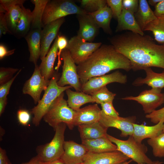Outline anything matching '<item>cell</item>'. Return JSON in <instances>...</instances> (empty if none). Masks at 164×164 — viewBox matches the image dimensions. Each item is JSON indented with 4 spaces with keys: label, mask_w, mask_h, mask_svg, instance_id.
<instances>
[{
    "label": "cell",
    "mask_w": 164,
    "mask_h": 164,
    "mask_svg": "<svg viewBox=\"0 0 164 164\" xmlns=\"http://www.w3.org/2000/svg\"><path fill=\"white\" fill-rule=\"evenodd\" d=\"M109 40L129 60L133 70L151 67L164 69V46L156 44L151 36L129 32L115 36Z\"/></svg>",
    "instance_id": "6da1fadb"
},
{
    "label": "cell",
    "mask_w": 164,
    "mask_h": 164,
    "mask_svg": "<svg viewBox=\"0 0 164 164\" xmlns=\"http://www.w3.org/2000/svg\"><path fill=\"white\" fill-rule=\"evenodd\" d=\"M132 69L131 62L111 44H102L84 61L77 66L81 84L91 78L104 75L113 70Z\"/></svg>",
    "instance_id": "7a4b0ae2"
},
{
    "label": "cell",
    "mask_w": 164,
    "mask_h": 164,
    "mask_svg": "<svg viewBox=\"0 0 164 164\" xmlns=\"http://www.w3.org/2000/svg\"><path fill=\"white\" fill-rule=\"evenodd\" d=\"M59 76L57 71L55 72L44 91L42 98L31 110V113L33 115L32 123L36 126L39 125L41 119L56 99L64 91L72 87L69 85L64 87L59 86L57 82L59 79Z\"/></svg>",
    "instance_id": "3957f363"
},
{
    "label": "cell",
    "mask_w": 164,
    "mask_h": 164,
    "mask_svg": "<svg viewBox=\"0 0 164 164\" xmlns=\"http://www.w3.org/2000/svg\"><path fill=\"white\" fill-rule=\"evenodd\" d=\"M62 93L54 101L43 118L44 121L54 130L60 124L64 123L69 129L74 127L76 111L70 108Z\"/></svg>",
    "instance_id": "277c9868"
},
{
    "label": "cell",
    "mask_w": 164,
    "mask_h": 164,
    "mask_svg": "<svg viewBox=\"0 0 164 164\" xmlns=\"http://www.w3.org/2000/svg\"><path fill=\"white\" fill-rule=\"evenodd\" d=\"M88 13L70 0H49L42 18L43 26L59 19L72 14Z\"/></svg>",
    "instance_id": "5b68a950"
},
{
    "label": "cell",
    "mask_w": 164,
    "mask_h": 164,
    "mask_svg": "<svg viewBox=\"0 0 164 164\" xmlns=\"http://www.w3.org/2000/svg\"><path fill=\"white\" fill-rule=\"evenodd\" d=\"M107 136L116 145L117 151L138 164H150L153 162L146 154L148 151L147 147L144 144L136 142L132 136H129L128 139L125 140L118 139L108 134Z\"/></svg>",
    "instance_id": "8992f818"
},
{
    "label": "cell",
    "mask_w": 164,
    "mask_h": 164,
    "mask_svg": "<svg viewBox=\"0 0 164 164\" xmlns=\"http://www.w3.org/2000/svg\"><path fill=\"white\" fill-rule=\"evenodd\" d=\"M66 125L64 123L60 124L54 130L55 134L51 141L38 147L37 155L43 162H51L61 157L64 151V133Z\"/></svg>",
    "instance_id": "52a82bcc"
},
{
    "label": "cell",
    "mask_w": 164,
    "mask_h": 164,
    "mask_svg": "<svg viewBox=\"0 0 164 164\" xmlns=\"http://www.w3.org/2000/svg\"><path fill=\"white\" fill-rule=\"evenodd\" d=\"M61 58L63 61L61 75L57 82L60 87L69 85L76 91H81V84L77 71V66L70 53L66 48L62 52Z\"/></svg>",
    "instance_id": "ba28073f"
},
{
    "label": "cell",
    "mask_w": 164,
    "mask_h": 164,
    "mask_svg": "<svg viewBox=\"0 0 164 164\" xmlns=\"http://www.w3.org/2000/svg\"><path fill=\"white\" fill-rule=\"evenodd\" d=\"M102 44L101 42L85 41L76 36L68 41L67 48L75 64L78 65L84 61Z\"/></svg>",
    "instance_id": "9c48e42d"
},
{
    "label": "cell",
    "mask_w": 164,
    "mask_h": 164,
    "mask_svg": "<svg viewBox=\"0 0 164 164\" xmlns=\"http://www.w3.org/2000/svg\"><path fill=\"white\" fill-rule=\"evenodd\" d=\"M161 90L152 88L142 91L137 96H127L121 99L137 101L142 105L144 113L149 114L164 103V93H161Z\"/></svg>",
    "instance_id": "30bf717a"
},
{
    "label": "cell",
    "mask_w": 164,
    "mask_h": 164,
    "mask_svg": "<svg viewBox=\"0 0 164 164\" xmlns=\"http://www.w3.org/2000/svg\"><path fill=\"white\" fill-rule=\"evenodd\" d=\"M127 81L126 75L119 70L111 74L92 77L82 84L81 91L90 95L93 92L111 83L125 84Z\"/></svg>",
    "instance_id": "8fae6325"
},
{
    "label": "cell",
    "mask_w": 164,
    "mask_h": 164,
    "mask_svg": "<svg viewBox=\"0 0 164 164\" xmlns=\"http://www.w3.org/2000/svg\"><path fill=\"white\" fill-rule=\"evenodd\" d=\"M34 71L31 77L24 84L22 93L30 96L34 103L36 104L40 100L42 91L47 88L50 80H47L42 75L39 66L35 65Z\"/></svg>",
    "instance_id": "7c38bea8"
},
{
    "label": "cell",
    "mask_w": 164,
    "mask_h": 164,
    "mask_svg": "<svg viewBox=\"0 0 164 164\" xmlns=\"http://www.w3.org/2000/svg\"><path fill=\"white\" fill-rule=\"evenodd\" d=\"M135 116L127 117H113L105 115L102 111L99 120L103 125L107 128L114 127L121 131L120 136L126 137L132 136L134 131L133 124L136 121Z\"/></svg>",
    "instance_id": "4fadbf2b"
},
{
    "label": "cell",
    "mask_w": 164,
    "mask_h": 164,
    "mask_svg": "<svg viewBox=\"0 0 164 164\" xmlns=\"http://www.w3.org/2000/svg\"><path fill=\"white\" fill-rule=\"evenodd\" d=\"M64 21V18H62L51 22L43 27L41 33L40 57L41 60L48 52L52 43L57 37L60 28Z\"/></svg>",
    "instance_id": "5bb4252c"
},
{
    "label": "cell",
    "mask_w": 164,
    "mask_h": 164,
    "mask_svg": "<svg viewBox=\"0 0 164 164\" xmlns=\"http://www.w3.org/2000/svg\"><path fill=\"white\" fill-rule=\"evenodd\" d=\"M64 152L60 158L65 164H77L84 162L88 152L86 147L82 144L73 141H65Z\"/></svg>",
    "instance_id": "9a60e30c"
},
{
    "label": "cell",
    "mask_w": 164,
    "mask_h": 164,
    "mask_svg": "<svg viewBox=\"0 0 164 164\" xmlns=\"http://www.w3.org/2000/svg\"><path fill=\"white\" fill-rule=\"evenodd\" d=\"M129 159L118 151L100 153L88 152L84 162L85 164H120Z\"/></svg>",
    "instance_id": "2e32d148"
},
{
    "label": "cell",
    "mask_w": 164,
    "mask_h": 164,
    "mask_svg": "<svg viewBox=\"0 0 164 164\" xmlns=\"http://www.w3.org/2000/svg\"><path fill=\"white\" fill-rule=\"evenodd\" d=\"M77 18L79 27L77 36L85 41L92 42L98 35L100 28L88 13L77 15Z\"/></svg>",
    "instance_id": "e0dca14e"
},
{
    "label": "cell",
    "mask_w": 164,
    "mask_h": 164,
    "mask_svg": "<svg viewBox=\"0 0 164 164\" xmlns=\"http://www.w3.org/2000/svg\"><path fill=\"white\" fill-rule=\"evenodd\" d=\"M75 111L74 126L89 124L100 120L101 110L97 104L89 105Z\"/></svg>",
    "instance_id": "ac0fdd59"
},
{
    "label": "cell",
    "mask_w": 164,
    "mask_h": 164,
    "mask_svg": "<svg viewBox=\"0 0 164 164\" xmlns=\"http://www.w3.org/2000/svg\"><path fill=\"white\" fill-rule=\"evenodd\" d=\"M164 119L153 126H146L143 124H133L134 131L132 136L137 142L141 143L145 138H152L163 133Z\"/></svg>",
    "instance_id": "d6986e66"
},
{
    "label": "cell",
    "mask_w": 164,
    "mask_h": 164,
    "mask_svg": "<svg viewBox=\"0 0 164 164\" xmlns=\"http://www.w3.org/2000/svg\"><path fill=\"white\" fill-rule=\"evenodd\" d=\"M41 29H31L25 36L30 53L29 61L37 64L40 55Z\"/></svg>",
    "instance_id": "ffe728a7"
},
{
    "label": "cell",
    "mask_w": 164,
    "mask_h": 164,
    "mask_svg": "<svg viewBox=\"0 0 164 164\" xmlns=\"http://www.w3.org/2000/svg\"><path fill=\"white\" fill-rule=\"evenodd\" d=\"M118 24L115 31L128 30L133 32L143 35L144 34L138 24L134 13L123 7L121 14L117 19Z\"/></svg>",
    "instance_id": "44dd1931"
},
{
    "label": "cell",
    "mask_w": 164,
    "mask_h": 164,
    "mask_svg": "<svg viewBox=\"0 0 164 164\" xmlns=\"http://www.w3.org/2000/svg\"><path fill=\"white\" fill-rule=\"evenodd\" d=\"M88 152L100 153L117 151V147L106 136L97 138L82 140Z\"/></svg>",
    "instance_id": "7402d4cb"
},
{
    "label": "cell",
    "mask_w": 164,
    "mask_h": 164,
    "mask_svg": "<svg viewBox=\"0 0 164 164\" xmlns=\"http://www.w3.org/2000/svg\"><path fill=\"white\" fill-rule=\"evenodd\" d=\"M57 38L46 56L41 60L39 66L42 75L47 80H50L55 73L54 65L58 55Z\"/></svg>",
    "instance_id": "603a6c76"
},
{
    "label": "cell",
    "mask_w": 164,
    "mask_h": 164,
    "mask_svg": "<svg viewBox=\"0 0 164 164\" xmlns=\"http://www.w3.org/2000/svg\"><path fill=\"white\" fill-rule=\"evenodd\" d=\"M81 140L97 138L106 135L108 128L99 121L78 126Z\"/></svg>",
    "instance_id": "cb8c5ba5"
},
{
    "label": "cell",
    "mask_w": 164,
    "mask_h": 164,
    "mask_svg": "<svg viewBox=\"0 0 164 164\" xmlns=\"http://www.w3.org/2000/svg\"><path fill=\"white\" fill-rule=\"evenodd\" d=\"M134 15L138 24L143 31L149 24L157 19L146 0H139L138 9L134 13Z\"/></svg>",
    "instance_id": "d4e9b609"
},
{
    "label": "cell",
    "mask_w": 164,
    "mask_h": 164,
    "mask_svg": "<svg viewBox=\"0 0 164 164\" xmlns=\"http://www.w3.org/2000/svg\"><path fill=\"white\" fill-rule=\"evenodd\" d=\"M146 76L144 78L138 77L133 82L132 84L135 86H140L146 84L152 87L161 89L164 87V71L158 73L154 72L151 67L144 70Z\"/></svg>",
    "instance_id": "484cf974"
},
{
    "label": "cell",
    "mask_w": 164,
    "mask_h": 164,
    "mask_svg": "<svg viewBox=\"0 0 164 164\" xmlns=\"http://www.w3.org/2000/svg\"><path fill=\"white\" fill-rule=\"evenodd\" d=\"M88 13L99 28H102L105 32L110 35L112 34L110 24L113 15L111 9L107 4L94 12Z\"/></svg>",
    "instance_id": "4316f807"
},
{
    "label": "cell",
    "mask_w": 164,
    "mask_h": 164,
    "mask_svg": "<svg viewBox=\"0 0 164 164\" xmlns=\"http://www.w3.org/2000/svg\"><path fill=\"white\" fill-rule=\"evenodd\" d=\"M68 97L67 102L68 106L77 111L82 105L88 103L95 102V100L89 94L83 92L74 91L70 88L66 90Z\"/></svg>",
    "instance_id": "83f0119b"
},
{
    "label": "cell",
    "mask_w": 164,
    "mask_h": 164,
    "mask_svg": "<svg viewBox=\"0 0 164 164\" xmlns=\"http://www.w3.org/2000/svg\"><path fill=\"white\" fill-rule=\"evenodd\" d=\"M30 1L34 5V9L32 12L31 29H41L44 27L42 21L43 15L49 0H31Z\"/></svg>",
    "instance_id": "f1b7e54d"
},
{
    "label": "cell",
    "mask_w": 164,
    "mask_h": 164,
    "mask_svg": "<svg viewBox=\"0 0 164 164\" xmlns=\"http://www.w3.org/2000/svg\"><path fill=\"white\" fill-rule=\"evenodd\" d=\"M32 23V11L23 7L22 12L14 32L19 37H25L30 29Z\"/></svg>",
    "instance_id": "f546056e"
},
{
    "label": "cell",
    "mask_w": 164,
    "mask_h": 164,
    "mask_svg": "<svg viewBox=\"0 0 164 164\" xmlns=\"http://www.w3.org/2000/svg\"><path fill=\"white\" fill-rule=\"evenodd\" d=\"M150 31L153 35L155 40L159 43L164 44V17L157 19L149 24L144 31Z\"/></svg>",
    "instance_id": "4dcf8cb0"
},
{
    "label": "cell",
    "mask_w": 164,
    "mask_h": 164,
    "mask_svg": "<svg viewBox=\"0 0 164 164\" xmlns=\"http://www.w3.org/2000/svg\"><path fill=\"white\" fill-rule=\"evenodd\" d=\"M23 6V5H15L5 13L9 28L14 32L21 16Z\"/></svg>",
    "instance_id": "1f68e13d"
},
{
    "label": "cell",
    "mask_w": 164,
    "mask_h": 164,
    "mask_svg": "<svg viewBox=\"0 0 164 164\" xmlns=\"http://www.w3.org/2000/svg\"><path fill=\"white\" fill-rule=\"evenodd\" d=\"M148 144L152 149V153L155 157H164V132L147 140Z\"/></svg>",
    "instance_id": "d6a6232c"
},
{
    "label": "cell",
    "mask_w": 164,
    "mask_h": 164,
    "mask_svg": "<svg viewBox=\"0 0 164 164\" xmlns=\"http://www.w3.org/2000/svg\"><path fill=\"white\" fill-rule=\"evenodd\" d=\"M90 95L95 100L97 104L113 102L116 94L110 91L106 86L101 87L93 92Z\"/></svg>",
    "instance_id": "836d02e7"
},
{
    "label": "cell",
    "mask_w": 164,
    "mask_h": 164,
    "mask_svg": "<svg viewBox=\"0 0 164 164\" xmlns=\"http://www.w3.org/2000/svg\"><path fill=\"white\" fill-rule=\"evenodd\" d=\"M80 2L82 9L88 13L94 12L107 5V0H82Z\"/></svg>",
    "instance_id": "e575fe53"
},
{
    "label": "cell",
    "mask_w": 164,
    "mask_h": 164,
    "mask_svg": "<svg viewBox=\"0 0 164 164\" xmlns=\"http://www.w3.org/2000/svg\"><path fill=\"white\" fill-rule=\"evenodd\" d=\"M17 68L1 67L0 68V84H4L10 80L14 74L19 71Z\"/></svg>",
    "instance_id": "d590c367"
},
{
    "label": "cell",
    "mask_w": 164,
    "mask_h": 164,
    "mask_svg": "<svg viewBox=\"0 0 164 164\" xmlns=\"http://www.w3.org/2000/svg\"><path fill=\"white\" fill-rule=\"evenodd\" d=\"M107 4L111 9L113 17L117 19L123 9L122 0H107Z\"/></svg>",
    "instance_id": "8d00e7d4"
},
{
    "label": "cell",
    "mask_w": 164,
    "mask_h": 164,
    "mask_svg": "<svg viewBox=\"0 0 164 164\" xmlns=\"http://www.w3.org/2000/svg\"><path fill=\"white\" fill-rule=\"evenodd\" d=\"M57 43L58 49V63L57 66L55 68L56 70L58 71L61 65L60 58L61 54L63 50L67 48L68 41L67 38L63 35H58L57 37Z\"/></svg>",
    "instance_id": "74e56055"
},
{
    "label": "cell",
    "mask_w": 164,
    "mask_h": 164,
    "mask_svg": "<svg viewBox=\"0 0 164 164\" xmlns=\"http://www.w3.org/2000/svg\"><path fill=\"white\" fill-rule=\"evenodd\" d=\"M25 0H0V13H5L10 9L18 5H23Z\"/></svg>",
    "instance_id": "f35d334b"
},
{
    "label": "cell",
    "mask_w": 164,
    "mask_h": 164,
    "mask_svg": "<svg viewBox=\"0 0 164 164\" xmlns=\"http://www.w3.org/2000/svg\"><path fill=\"white\" fill-rule=\"evenodd\" d=\"M102 112L105 115L113 117H119L118 113L115 110L113 102H108L101 104Z\"/></svg>",
    "instance_id": "ab89813d"
},
{
    "label": "cell",
    "mask_w": 164,
    "mask_h": 164,
    "mask_svg": "<svg viewBox=\"0 0 164 164\" xmlns=\"http://www.w3.org/2000/svg\"><path fill=\"white\" fill-rule=\"evenodd\" d=\"M20 69L16 74L9 81L0 86V99L7 97L11 87L16 77L21 71Z\"/></svg>",
    "instance_id": "60d3db41"
},
{
    "label": "cell",
    "mask_w": 164,
    "mask_h": 164,
    "mask_svg": "<svg viewBox=\"0 0 164 164\" xmlns=\"http://www.w3.org/2000/svg\"><path fill=\"white\" fill-rule=\"evenodd\" d=\"M145 117L150 119L152 123L155 124H157L161 120L164 119V107L146 114Z\"/></svg>",
    "instance_id": "b9f144b4"
},
{
    "label": "cell",
    "mask_w": 164,
    "mask_h": 164,
    "mask_svg": "<svg viewBox=\"0 0 164 164\" xmlns=\"http://www.w3.org/2000/svg\"><path fill=\"white\" fill-rule=\"evenodd\" d=\"M17 117L19 122L23 125H27L31 118L29 112L24 109H20L18 110Z\"/></svg>",
    "instance_id": "7bdbcfd3"
},
{
    "label": "cell",
    "mask_w": 164,
    "mask_h": 164,
    "mask_svg": "<svg viewBox=\"0 0 164 164\" xmlns=\"http://www.w3.org/2000/svg\"><path fill=\"white\" fill-rule=\"evenodd\" d=\"M122 5L125 9L135 13L138 9L139 0H123Z\"/></svg>",
    "instance_id": "ee69618b"
},
{
    "label": "cell",
    "mask_w": 164,
    "mask_h": 164,
    "mask_svg": "<svg viewBox=\"0 0 164 164\" xmlns=\"http://www.w3.org/2000/svg\"><path fill=\"white\" fill-rule=\"evenodd\" d=\"M12 33L9 28L5 13H0V36L7 33Z\"/></svg>",
    "instance_id": "f6af8a7d"
},
{
    "label": "cell",
    "mask_w": 164,
    "mask_h": 164,
    "mask_svg": "<svg viewBox=\"0 0 164 164\" xmlns=\"http://www.w3.org/2000/svg\"><path fill=\"white\" fill-rule=\"evenodd\" d=\"M154 12L157 17H164V0H162L155 7Z\"/></svg>",
    "instance_id": "bcb514c9"
},
{
    "label": "cell",
    "mask_w": 164,
    "mask_h": 164,
    "mask_svg": "<svg viewBox=\"0 0 164 164\" xmlns=\"http://www.w3.org/2000/svg\"><path fill=\"white\" fill-rule=\"evenodd\" d=\"M15 49L8 50L6 47L4 45H0V60H2L5 57L11 55L14 53Z\"/></svg>",
    "instance_id": "7dc6e473"
},
{
    "label": "cell",
    "mask_w": 164,
    "mask_h": 164,
    "mask_svg": "<svg viewBox=\"0 0 164 164\" xmlns=\"http://www.w3.org/2000/svg\"><path fill=\"white\" fill-rule=\"evenodd\" d=\"M0 164H11L7 156L5 150L0 148Z\"/></svg>",
    "instance_id": "c3c4849f"
},
{
    "label": "cell",
    "mask_w": 164,
    "mask_h": 164,
    "mask_svg": "<svg viewBox=\"0 0 164 164\" xmlns=\"http://www.w3.org/2000/svg\"><path fill=\"white\" fill-rule=\"evenodd\" d=\"M22 164H44L43 162L36 155L32 158L29 161L22 163Z\"/></svg>",
    "instance_id": "681fc988"
},
{
    "label": "cell",
    "mask_w": 164,
    "mask_h": 164,
    "mask_svg": "<svg viewBox=\"0 0 164 164\" xmlns=\"http://www.w3.org/2000/svg\"><path fill=\"white\" fill-rule=\"evenodd\" d=\"M7 103V98L0 99V116L4 111Z\"/></svg>",
    "instance_id": "f907efd6"
},
{
    "label": "cell",
    "mask_w": 164,
    "mask_h": 164,
    "mask_svg": "<svg viewBox=\"0 0 164 164\" xmlns=\"http://www.w3.org/2000/svg\"><path fill=\"white\" fill-rule=\"evenodd\" d=\"M43 163L44 164H65L60 159L51 162Z\"/></svg>",
    "instance_id": "816d5d0a"
},
{
    "label": "cell",
    "mask_w": 164,
    "mask_h": 164,
    "mask_svg": "<svg viewBox=\"0 0 164 164\" xmlns=\"http://www.w3.org/2000/svg\"><path fill=\"white\" fill-rule=\"evenodd\" d=\"M162 0H149L148 2L151 6H155Z\"/></svg>",
    "instance_id": "f5cc1de1"
},
{
    "label": "cell",
    "mask_w": 164,
    "mask_h": 164,
    "mask_svg": "<svg viewBox=\"0 0 164 164\" xmlns=\"http://www.w3.org/2000/svg\"><path fill=\"white\" fill-rule=\"evenodd\" d=\"M163 162H160L159 161H153L152 163L150 164H162ZM139 164H147L145 163H141Z\"/></svg>",
    "instance_id": "db71d44e"
},
{
    "label": "cell",
    "mask_w": 164,
    "mask_h": 164,
    "mask_svg": "<svg viewBox=\"0 0 164 164\" xmlns=\"http://www.w3.org/2000/svg\"><path fill=\"white\" fill-rule=\"evenodd\" d=\"M133 160L132 159L129 160L128 161H126L120 164H129L131 163Z\"/></svg>",
    "instance_id": "11a10c76"
},
{
    "label": "cell",
    "mask_w": 164,
    "mask_h": 164,
    "mask_svg": "<svg viewBox=\"0 0 164 164\" xmlns=\"http://www.w3.org/2000/svg\"><path fill=\"white\" fill-rule=\"evenodd\" d=\"M164 132V123L163 126V133Z\"/></svg>",
    "instance_id": "9f6ffc18"
},
{
    "label": "cell",
    "mask_w": 164,
    "mask_h": 164,
    "mask_svg": "<svg viewBox=\"0 0 164 164\" xmlns=\"http://www.w3.org/2000/svg\"><path fill=\"white\" fill-rule=\"evenodd\" d=\"M77 164H85L84 162H82L81 163H78Z\"/></svg>",
    "instance_id": "6f0895ef"
},
{
    "label": "cell",
    "mask_w": 164,
    "mask_h": 164,
    "mask_svg": "<svg viewBox=\"0 0 164 164\" xmlns=\"http://www.w3.org/2000/svg\"><path fill=\"white\" fill-rule=\"evenodd\" d=\"M163 45L164 46V44H163V45Z\"/></svg>",
    "instance_id": "680465c9"
}]
</instances>
